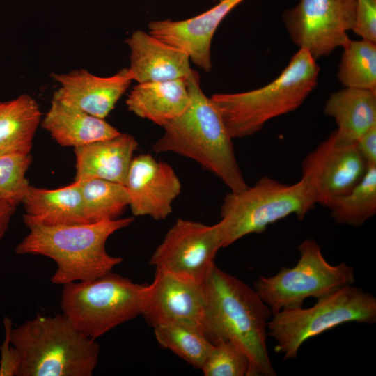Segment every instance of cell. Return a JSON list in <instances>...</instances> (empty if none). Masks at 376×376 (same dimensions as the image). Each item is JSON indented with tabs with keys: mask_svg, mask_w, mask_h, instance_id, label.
<instances>
[{
	"mask_svg": "<svg viewBox=\"0 0 376 376\" xmlns=\"http://www.w3.org/2000/svg\"><path fill=\"white\" fill-rule=\"evenodd\" d=\"M201 370L205 376H251L247 354L229 340L213 344Z\"/></svg>",
	"mask_w": 376,
	"mask_h": 376,
	"instance_id": "28",
	"label": "cell"
},
{
	"mask_svg": "<svg viewBox=\"0 0 376 376\" xmlns=\"http://www.w3.org/2000/svg\"><path fill=\"white\" fill-rule=\"evenodd\" d=\"M204 312L201 327L214 344L229 340L251 361V376H275L267 347L271 309L254 288L215 264L202 284Z\"/></svg>",
	"mask_w": 376,
	"mask_h": 376,
	"instance_id": "1",
	"label": "cell"
},
{
	"mask_svg": "<svg viewBox=\"0 0 376 376\" xmlns=\"http://www.w3.org/2000/svg\"><path fill=\"white\" fill-rule=\"evenodd\" d=\"M338 224L362 226L376 214V166H370L362 179L347 193L327 205Z\"/></svg>",
	"mask_w": 376,
	"mask_h": 376,
	"instance_id": "24",
	"label": "cell"
},
{
	"mask_svg": "<svg viewBox=\"0 0 376 376\" xmlns=\"http://www.w3.org/2000/svg\"><path fill=\"white\" fill-rule=\"evenodd\" d=\"M136 139L126 133L74 148L75 181L102 179L125 185L138 148Z\"/></svg>",
	"mask_w": 376,
	"mask_h": 376,
	"instance_id": "18",
	"label": "cell"
},
{
	"mask_svg": "<svg viewBox=\"0 0 376 376\" xmlns=\"http://www.w3.org/2000/svg\"><path fill=\"white\" fill-rule=\"evenodd\" d=\"M5 337L0 345V376H18L22 365V357L18 350L12 345L10 332L13 322L10 318L4 317Z\"/></svg>",
	"mask_w": 376,
	"mask_h": 376,
	"instance_id": "31",
	"label": "cell"
},
{
	"mask_svg": "<svg viewBox=\"0 0 376 376\" xmlns=\"http://www.w3.org/2000/svg\"><path fill=\"white\" fill-rule=\"evenodd\" d=\"M298 249L299 258L295 266L283 267L272 276H260L253 283L273 314L303 306L307 298L318 299L355 283L353 267L344 262L331 265L314 239L304 240Z\"/></svg>",
	"mask_w": 376,
	"mask_h": 376,
	"instance_id": "9",
	"label": "cell"
},
{
	"mask_svg": "<svg viewBox=\"0 0 376 376\" xmlns=\"http://www.w3.org/2000/svg\"><path fill=\"white\" fill-rule=\"evenodd\" d=\"M10 341L22 357L18 376H91L98 363L99 344L63 313L37 315L12 328Z\"/></svg>",
	"mask_w": 376,
	"mask_h": 376,
	"instance_id": "5",
	"label": "cell"
},
{
	"mask_svg": "<svg viewBox=\"0 0 376 376\" xmlns=\"http://www.w3.org/2000/svg\"><path fill=\"white\" fill-rule=\"evenodd\" d=\"M204 312L202 285L155 270L148 284L141 315L151 327L182 323L201 327Z\"/></svg>",
	"mask_w": 376,
	"mask_h": 376,
	"instance_id": "14",
	"label": "cell"
},
{
	"mask_svg": "<svg viewBox=\"0 0 376 376\" xmlns=\"http://www.w3.org/2000/svg\"><path fill=\"white\" fill-rule=\"evenodd\" d=\"M352 31L363 40L376 42V0H357Z\"/></svg>",
	"mask_w": 376,
	"mask_h": 376,
	"instance_id": "30",
	"label": "cell"
},
{
	"mask_svg": "<svg viewBox=\"0 0 376 376\" xmlns=\"http://www.w3.org/2000/svg\"><path fill=\"white\" fill-rule=\"evenodd\" d=\"M16 207L0 197V241L8 228L11 218L16 210Z\"/></svg>",
	"mask_w": 376,
	"mask_h": 376,
	"instance_id": "33",
	"label": "cell"
},
{
	"mask_svg": "<svg viewBox=\"0 0 376 376\" xmlns=\"http://www.w3.org/2000/svg\"><path fill=\"white\" fill-rule=\"evenodd\" d=\"M42 127L61 146L77 147L110 139L120 132L104 119L52 97Z\"/></svg>",
	"mask_w": 376,
	"mask_h": 376,
	"instance_id": "19",
	"label": "cell"
},
{
	"mask_svg": "<svg viewBox=\"0 0 376 376\" xmlns=\"http://www.w3.org/2000/svg\"><path fill=\"white\" fill-rule=\"evenodd\" d=\"M342 47L339 82L344 88L376 92V42L349 39Z\"/></svg>",
	"mask_w": 376,
	"mask_h": 376,
	"instance_id": "26",
	"label": "cell"
},
{
	"mask_svg": "<svg viewBox=\"0 0 376 376\" xmlns=\"http://www.w3.org/2000/svg\"><path fill=\"white\" fill-rule=\"evenodd\" d=\"M60 87L53 97L97 118L104 119L132 81L127 68L109 77H99L86 70L53 74Z\"/></svg>",
	"mask_w": 376,
	"mask_h": 376,
	"instance_id": "16",
	"label": "cell"
},
{
	"mask_svg": "<svg viewBox=\"0 0 376 376\" xmlns=\"http://www.w3.org/2000/svg\"><path fill=\"white\" fill-rule=\"evenodd\" d=\"M301 168V178L315 201L324 207L332 198L350 191L367 170L355 143L337 144L334 131L305 157Z\"/></svg>",
	"mask_w": 376,
	"mask_h": 376,
	"instance_id": "12",
	"label": "cell"
},
{
	"mask_svg": "<svg viewBox=\"0 0 376 376\" xmlns=\"http://www.w3.org/2000/svg\"><path fill=\"white\" fill-rule=\"evenodd\" d=\"M25 214L24 224L48 226L89 223L84 214L79 183L56 189L29 185L22 203Z\"/></svg>",
	"mask_w": 376,
	"mask_h": 376,
	"instance_id": "20",
	"label": "cell"
},
{
	"mask_svg": "<svg viewBox=\"0 0 376 376\" xmlns=\"http://www.w3.org/2000/svg\"><path fill=\"white\" fill-rule=\"evenodd\" d=\"M316 204L302 178L289 185L264 176L253 187L230 191L224 198L219 221L223 248L247 235L263 233L270 224L292 214L301 220Z\"/></svg>",
	"mask_w": 376,
	"mask_h": 376,
	"instance_id": "7",
	"label": "cell"
},
{
	"mask_svg": "<svg viewBox=\"0 0 376 376\" xmlns=\"http://www.w3.org/2000/svg\"><path fill=\"white\" fill-rule=\"evenodd\" d=\"M3 102H0V111H1V109H2V107H3Z\"/></svg>",
	"mask_w": 376,
	"mask_h": 376,
	"instance_id": "34",
	"label": "cell"
},
{
	"mask_svg": "<svg viewBox=\"0 0 376 376\" xmlns=\"http://www.w3.org/2000/svg\"><path fill=\"white\" fill-rule=\"evenodd\" d=\"M355 146L367 168L376 166V125L363 133L357 140Z\"/></svg>",
	"mask_w": 376,
	"mask_h": 376,
	"instance_id": "32",
	"label": "cell"
},
{
	"mask_svg": "<svg viewBox=\"0 0 376 376\" xmlns=\"http://www.w3.org/2000/svg\"><path fill=\"white\" fill-rule=\"evenodd\" d=\"M189 103L162 127L154 143L156 153L172 152L191 159L212 173L233 192L249 186L237 162L232 140L210 97L203 92L198 74L187 78Z\"/></svg>",
	"mask_w": 376,
	"mask_h": 376,
	"instance_id": "2",
	"label": "cell"
},
{
	"mask_svg": "<svg viewBox=\"0 0 376 376\" xmlns=\"http://www.w3.org/2000/svg\"><path fill=\"white\" fill-rule=\"evenodd\" d=\"M125 186L133 216H148L155 220H164L169 216L173 203L182 189L173 169L150 154L133 157Z\"/></svg>",
	"mask_w": 376,
	"mask_h": 376,
	"instance_id": "13",
	"label": "cell"
},
{
	"mask_svg": "<svg viewBox=\"0 0 376 376\" xmlns=\"http://www.w3.org/2000/svg\"><path fill=\"white\" fill-rule=\"evenodd\" d=\"M189 103L187 79L138 83L126 100L130 111L163 127Z\"/></svg>",
	"mask_w": 376,
	"mask_h": 376,
	"instance_id": "22",
	"label": "cell"
},
{
	"mask_svg": "<svg viewBox=\"0 0 376 376\" xmlns=\"http://www.w3.org/2000/svg\"><path fill=\"white\" fill-rule=\"evenodd\" d=\"M79 183L85 217L89 223L120 218L129 206L125 185L102 179L76 181Z\"/></svg>",
	"mask_w": 376,
	"mask_h": 376,
	"instance_id": "25",
	"label": "cell"
},
{
	"mask_svg": "<svg viewBox=\"0 0 376 376\" xmlns=\"http://www.w3.org/2000/svg\"><path fill=\"white\" fill-rule=\"evenodd\" d=\"M320 67L304 49L269 84L246 92L215 93L211 101L233 139L251 136L272 118L298 109L316 88Z\"/></svg>",
	"mask_w": 376,
	"mask_h": 376,
	"instance_id": "4",
	"label": "cell"
},
{
	"mask_svg": "<svg viewBox=\"0 0 376 376\" xmlns=\"http://www.w3.org/2000/svg\"><path fill=\"white\" fill-rule=\"evenodd\" d=\"M324 113L334 119L336 143L354 144L371 127L376 125V92L366 89L344 88L330 95Z\"/></svg>",
	"mask_w": 376,
	"mask_h": 376,
	"instance_id": "21",
	"label": "cell"
},
{
	"mask_svg": "<svg viewBox=\"0 0 376 376\" xmlns=\"http://www.w3.org/2000/svg\"><path fill=\"white\" fill-rule=\"evenodd\" d=\"M129 47L128 72L138 83L187 79L192 73L187 54L149 32L134 31L126 40Z\"/></svg>",
	"mask_w": 376,
	"mask_h": 376,
	"instance_id": "17",
	"label": "cell"
},
{
	"mask_svg": "<svg viewBox=\"0 0 376 376\" xmlns=\"http://www.w3.org/2000/svg\"><path fill=\"white\" fill-rule=\"evenodd\" d=\"M153 329L159 345L195 368H201L213 346L199 326L166 323Z\"/></svg>",
	"mask_w": 376,
	"mask_h": 376,
	"instance_id": "27",
	"label": "cell"
},
{
	"mask_svg": "<svg viewBox=\"0 0 376 376\" xmlns=\"http://www.w3.org/2000/svg\"><path fill=\"white\" fill-rule=\"evenodd\" d=\"M41 112L27 94L3 102L0 111V154L29 155Z\"/></svg>",
	"mask_w": 376,
	"mask_h": 376,
	"instance_id": "23",
	"label": "cell"
},
{
	"mask_svg": "<svg viewBox=\"0 0 376 376\" xmlns=\"http://www.w3.org/2000/svg\"><path fill=\"white\" fill-rule=\"evenodd\" d=\"M244 0H219L214 7L192 18L181 21H154L149 33L185 51L197 66L206 72L212 68L211 44L219 25L226 15Z\"/></svg>",
	"mask_w": 376,
	"mask_h": 376,
	"instance_id": "15",
	"label": "cell"
},
{
	"mask_svg": "<svg viewBox=\"0 0 376 376\" xmlns=\"http://www.w3.org/2000/svg\"><path fill=\"white\" fill-rule=\"evenodd\" d=\"M133 221V217H126L71 225L27 223L29 233L15 251L19 255H41L52 259L57 265L51 277L54 284L92 280L112 272L123 262L121 258L107 252L106 242Z\"/></svg>",
	"mask_w": 376,
	"mask_h": 376,
	"instance_id": "3",
	"label": "cell"
},
{
	"mask_svg": "<svg viewBox=\"0 0 376 376\" xmlns=\"http://www.w3.org/2000/svg\"><path fill=\"white\" fill-rule=\"evenodd\" d=\"M63 285V313L79 331L95 340L141 315L148 284L134 283L111 272Z\"/></svg>",
	"mask_w": 376,
	"mask_h": 376,
	"instance_id": "8",
	"label": "cell"
},
{
	"mask_svg": "<svg viewBox=\"0 0 376 376\" xmlns=\"http://www.w3.org/2000/svg\"><path fill=\"white\" fill-rule=\"evenodd\" d=\"M223 248L219 222L208 226L178 219L154 251L149 264L185 281L202 285Z\"/></svg>",
	"mask_w": 376,
	"mask_h": 376,
	"instance_id": "10",
	"label": "cell"
},
{
	"mask_svg": "<svg viewBox=\"0 0 376 376\" xmlns=\"http://www.w3.org/2000/svg\"><path fill=\"white\" fill-rule=\"evenodd\" d=\"M31 154H0V197L17 206L22 203L29 183L26 173Z\"/></svg>",
	"mask_w": 376,
	"mask_h": 376,
	"instance_id": "29",
	"label": "cell"
},
{
	"mask_svg": "<svg viewBox=\"0 0 376 376\" xmlns=\"http://www.w3.org/2000/svg\"><path fill=\"white\" fill-rule=\"evenodd\" d=\"M309 308H285L272 315L267 335L276 341L275 350L285 360L295 359L308 340L349 323L376 322V298L354 285L342 287L317 299Z\"/></svg>",
	"mask_w": 376,
	"mask_h": 376,
	"instance_id": "6",
	"label": "cell"
},
{
	"mask_svg": "<svg viewBox=\"0 0 376 376\" xmlns=\"http://www.w3.org/2000/svg\"><path fill=\"white\" fill-rule=\"evenodd\" d=\"M357 0H299L283 14L292 42L317 61L350 39Z\"/></svg>",
	"mask_w": 376,
	"mask_h": 376,
	"instance_id": "11",
	"label": "cell"
}]
</instances>
